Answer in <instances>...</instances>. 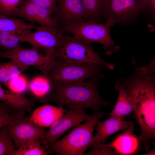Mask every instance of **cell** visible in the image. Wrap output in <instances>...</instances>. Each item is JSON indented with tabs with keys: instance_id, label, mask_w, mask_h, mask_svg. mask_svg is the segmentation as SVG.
<instances>
[{
	"instance_id": "d4e9b609",
	"label": "cell",
	"mask_w": 155,
	"mask_h": 155,
	"mask_svg": "<svg viewBox=\"0 0 155 155\" xmlns=\"http://www.w3.org/2000/svg\"><path fill=\"white\" fill-rule=\"evenodd\" d=\"M18 36L12 32L0 31V48L4 52L13 50L20 44Z\"/></svg>"
},
{
	"instance_id": "cb8c5ba5",
	"label": "cell",
	"mask_w": 155,
	"mask_h": 155,
	"mask_svg": "<svg viewBox=\"0 0 155 155\" xmlns=\"http://www.w3.org/2000/svg\"><path fill=\"white\" fill-rule=\"evenodd\" d=\"M29 87L35 96L41 98L49 92L51 88V83L48 78L43 75L33 79L30 82Z\"/></svg>"
},
{
	"instance_id": "44dd1931",
	"label": "cell",
	"mask_w": 155,
	"mask_h": 155,
	"mask_svg": "<svg viewBox=\"0 0 155 155\" xmlns=\"http://www.w3.org/2000/svg\"><path fill=\"white\" fill-rule=\"evenodd\" d=\"M28 68L12 60L0 63V86L6 85L10 80L22 74Z\"/></svg>"
},
{
	"instance_id": "5b68a950",
	"label": "cell",
	"mask_w": 155,
	"mask_h": 155,
	"mask_svg": "<svg viewBox=\"0 0 155 155\" xmlns=\"http://www.w3.org/2000/svg\"><path fill=\"white\" fill-rule=\"evenodd\" d=\"M110 28L106 23L86 21L62 28L89 44L92 42L101 44L105 54L110 55L120 49L111 37Z\"/></svg>"
},
{
	"instance_id": "83f0119b",
	"label": "cell",
	"mask_w": 155,
	"mask_h": 155,
	"mask_svg": "<svg viewBox=\"0 0 155 155\" xmlns=\"http://www.w3.org/2000/svg\"><path fill=\"white\" fill-rule=\"evenodd\" d=\"M22 0H0V15L13 16L15 10L20 5Z\"/></svg>"
},
{
	"instance_id": "e0dca14e",
	"label": "cell",
	"mask_w": 155,
	"mask_h": 155,
	"mask_svg": "<svg viewBox=\"0 0 155 155\" xmlns=\"http://www.w3.org/2000/svg\"><path fill=\"white\" fill-rule=\"evenodd\" d=\"M0 100L16 110L26 111L30 114L32 113L35 102L34 98H27L21 94L5 90L0 86Z\"/></svg>"
},
{
	"instance_id": "484cf974",
	"label": "cell",
	"mask_w": 155,
	"mask_h": 155,
	"mask_svg": "<svg viewBox=\"0 0 155 155\" xmlns=\"http://www.w3.org/2000/svg\"><path fill=\"white\" fill-rule=\"evenodd\" d=\"M4 127H0V155H11L15 147L11 137Z\"/></svg>"
},
{
	"instance_id": "30bf717a",
	"label": "cell",
	"mask_w": 155,
	"mask_h": 155,
	"mask_svg": "<svg viewBox=\"0 0 155 155\" xmlns=\"http://www.w3.org/2000/svg\"><path fill=\"white\" fill-rule=\"evenodd\" d=\"M11 137L15 147L18 149L37 139H41L45 127L35 123L30 117H20L4 127Z\"/></svg>"
},
{
	"instance_id": "2e32d148",
	"label": "cell",
	"mask_w": 155,
	"mask_h": 155,
	"mask_svg": "<svg viewBox=\"0 0 155 155\" xmlns=\"http://www.w3.org/2000/svg\"><path fill=\"white\" fill-rule=\"evenodd\" d=\"M67 109L46 104L39 107L32 113L30 117L36 124L43 127L51 126Z\"/></svg>"
},
{
	"instance_id": "7402d4cb",
	"label": "cell",
	"mask_w": 155,
	"mask_h": 155,
	"mask_svg": "<svg viewBox=\"0 0 155 155\" xmlns=\"http://www.w3.org/2000/svg\"><path fill=\"white\" fill-rule=\"evenodd\" d=\"M24 112L16 110L7 104L0 102V127L24 116Z\"/></svg>"
},
{
	"instance_id": "f546056e",
	"label": "cell",
	"mask_w": 155,
	"mask_h": 155,
	"mask_svg": "<svg viewBox=\"0 0 155 155\" xmlns=\"http://www.w3.org/2000/svg\"><path fill=\"white\" fill-rule=\"evenodd\" d=\"M50 11L53 13L56 7L57 0H30Z\"/></svg>"
},
{
	"instance_id": "4316f807",
	"label": "cell",
	"mask_w": 155,
	"mask_h": 155,
	"mask_svg": "<svg viewBox=\"0 0 155 155\" xmlns=\"http://www.w3.org/2000/svg\"><path fill=\"white\" fill-rule=\"evenodd\" d=\"M28 85L27 79L21 74L10 80L6 85L11 92L21 94L27 90Z\"/></svg>"
},
{
	"instance_id": "6da1fadb",
	"label": "cell",
	"mask_w": 155,
	"mask_h": 155,
	"mask_svg": "<svg viewBox=\"0 0 155 155\" xmlns=\"http://www.w3.org/2000/svg\"><path fill=\"white\" fill-rule=\"evenodd\" d=\"M126 89L141 129L140 139L146 151L155 137V78L147 75L135 76L128 82Z\"/></svg>"
},
{
	"instance_id": "3957f363",
	"label": "cell",
	"mask_w": 155,
	"mask_h": 155,
	"mask_svg": "<svg viewBox=\"0 0 155 155\" xmlns=\"http://www.w3.org/2000/svg\"><path fill=\"white\" fill-rule=\"evenodd\" d=\"M102 112H94L89 120L75 126L61 139L48 143L44 147L49 154L55 152L59 155H83L90 146L94 128Z\"/></svg>"
},
{
	"instance_id": "8992f818",
	"label": "cell",
	"mask_w": 155,
	"mask_h": 155,
	"mask_svg": "<svg viewBox=\"0 0 155 155\" xmlns=\"http://www.w3.org/2000/svg\"><path fill=\"white\" fill-rule=\"evenodd\" d=\"M56 58L78 62L91 63L102 65L111 69L115 64L102 59L93 47L74 36L65 35L62 45L57 49Z\"/></svg>"
},
{
	"instance_id": "ffe728a7",
	"label": "cell",
	"mask_w": 155,
	"mask_h": 155,
	"mask_svg": "<svg viewBox=\"0 0 155 155\" xmlns=\"http://www.w3.org/2000/svg\"><path fill=\"white\" fill-rule=\"evenodd\" d=\"M107 145L114 148L119 154H129L135 152L138 147V142L136 137L125 133Z\"/></svg>"
},
{
	"instance_id": "8fae6325",
	"label": "cell",
	"mask_w": 155,
	"mask_h": 155,
	"mask_svg": "<svg viewBox=\"0 0 155 155\" xmlns=\"http://www.w3.org/2000/svg\"><path fill=\"white\" fill-rule=\"evenodd\" d=\"M92 115H87L81 107L74 109H68L62 115L47 131H45L40 139L41 144L44 146L57 140L72 127L82 122L90 120Z\"/></svg>"
},
{
	"instance_id": "f1b7e54d",
	"label": "cell",
	"mask_w": 155,
	"mask_h": 155,
	"mask_svg": "<svg viewBox=\"0 0 155 155\" xmlns=\"http://www.w3.org/2000/svg\"><path fill=\"white\" fill-rule=\"evenodd\" d=\"M119 154L115 151L111 147L107 144H101L99 146L93 148L90 151L84 153L86 155H117Z\"/></svg>"
},
{
	"instance_id": "d6a6232c",
	"label": "cell",
	"mask_w": 155,
	"mask_h": 155,
	"mask_svg": "<svg viewBox=\"0 0 155 155\" xmlns=\"http://www.w3.org/2000/svg\"><path fill=\"white\" fill-rule=\"evenodd\" d=\"M141 1L147 4L148 5L149 3L148 0H140Z\"/></svg>"
},
{
	"instance_id": "603a6c76",
	"label": "cell",
	"mask_w": 155,
	"mask_h": 155,
	"mask_svg": "<svg viewBox=\"0 0 155 155\" xmlns=\"http://www.w3.org/2000/svg\"><path fill=\"white\" fill-rule=\"evenodd\" d=\"M40 139H35L18 150H15L11 155H46L50 154L44 146H41Z\"/></svg>"
},
{
	"instance_id": "ac0fdd59",
	"label": "cell",
	"mask_w": 155,
	"mask_h": 155,
	"mask_svg": "<svg viewBox=\"0 0 155 155\" xmlns=\"http://www.w3.org/2000/svg\"><path fill=\"white\" fill-rule=\"evenodd\" d=\"M38 27L28 24L19 19L4 15H0V31H7L19 35L24 34Z\"/></svg>"
},
{
	"instance_id": "277c9868",
	"label": "cell",
	"mask_w": 155,
	"mask_h": 155,
	"mask_svg": "<svg viewBox=\"0 0 155 155\" xmlns=\"http://www.w3.org/2000/svg\"><path fill=\"white\" fill-rule=\"evenodd\" d=\"M104 67L92 63L57 58L53 67L46 77L50 82L78 84L88 78H104L102 71Z\"/></svg>"
},
{
	"instance_id": "1f68e13d",
	"label": "cell",
	"mask_w": 155,
	"mask_h": 155,
	"mask_svg": "<svg viewBox=\"0 0 155 155\" xmlns=\"http://www.w3.org/2000/svg\"><path fill=\"white\" fill-rule=\"evenodd\" d=\"M155 149L154 148V149H153L152 150L150 151L149 152H147V153H145L144 154H143V155H155Z\"/></svg>"
},
{
	"instance_id": "52a82bcc",
	"label": "cell",
	"mask_w": 155,
	"mask_h": 155,
	"mask_svg": "<svg viewBox=\"0 0 155 155\" xmlns=\"http://www.w3.org/2000/svg\"><path fill=\"white\" fill-rule=\"evenodd\" d=\"M40 49L32 47L26 49L20 44L12 51L1 52L0 59H8L29 68L32 66L47 76L53 67L56 61V49L45 50V54L40 53Z\"/></svg>"
},
{
	"instance_id": "ba28073f",
	"label": "cell",
	"mask_w": 155,
	"mask_h": 155,
	"mask_svg": "<svg viewBox=\"0 0 155 155\" xmlns=\"http://www.w3.org/2000/svg\"><path fill=\"white\" fill-rule=\"evenodd\" d=\"M148 5L140 0H107L106 23L110 27L117 23L122 25L133 24Z\"/></svg>"
},
{
	"instance_id": "7c38bea8",
	"label": "cell",
	"mask_w": 155,
	"mask_h": 155,
	"mask_svg": "<svg viewBox=\"0 0 155 155\" xmlns=\"http://www.w3.org/2000/svg\"><path fill=\"white\" fill-rule=\"evenodd\" d=\"M53 12L61 28L87 21L82 0H57Z\"/></svg>"
},
{
	"instance_id": "5bb4252c",
	"label": "cell",
	"mask_w": 155,
	"mask_h": 155,
	"mask_svg": "<svg viewBox=\"0 0 155 155\" xmlns=\"http://www.w3.org/2000/svg\"><path fill=\"white\" fill-rule=\"evenodd\" d=\"M96 125V133L90 143L93 148L104 144L109 136L119 130H123L126 133L131 134L134 129L132 121L113 117L102 121H98Z\"/></svg>"
},
{
	"instance_id": "4dcf8cb0",
	"label": "cell",
	"mask_w": 155,
	"mask_h": 155,
	"mask_svg": "<svg viewBox=\"0 0 155 155\" xmlns=\"http://www.w3.org/2000/svg\"><path fill=\"white\" fill-rule=\"evenodd\" d=\"M149 3H150L152 7L153 12V17L155 16V0H148ZM154 18V17H153Z\"/></svg>"
},
{
	"instance_id": "836d02e7",
	"label": "cell",
	"mask_w": 155,
	"mask_h": 155,
	"mask_svg": "<svg viewBox=\"0 0 155 155\" xmlns=\"http://www.w3.org/2000/svg\"><path fill=\"white\" fill-rule=\"evenodd\" d=\"M1 53V52L0 51V54Z\"/></svg>"
},
{
	"instance_id": "9c48e42d",
	"label": "cell",
	"mask_w": 155,
	"mask_h": 155,
	"mask_svg": "<svg viewBox=\"0 0 155 155\" xmlns=\"http://www.w3.org/2000/svg\"><path fill=\"white\" fill-rule=\"evenodd\" d=\"M65 31L61 27L40 26L34 32L19 35L20 42H27L32 47L46 50L57 49L63 44Z\"/></svg>"
},
{
	"instance_id": "7a4b0ae2",
	"label": "cell",
	"mask_w": 155,
	"mask_h": 155,
	"mask_svg": "<svg viewBox=\"0 0 155 155\" xmlns=\"http://www.w3.org/2000/svg\"><path fill=\"white\" fill-rule=\"evenodd\" d=\"M100 78L95 77L87 82L75 84L50 82L48 93L41 98V102H52L59 107L67 106L68 109H74L79 107L92 109L98 112L102 107L110 104L100 94L98 90Z\"/></svg>"
},
{
	"instance_id": "d6986e66",
	"label": "cell",
	"mask_w": 155,
	"mask_h": 155,
	"mask_svg": "<svg viewBox=\"0 0 155 155\" xmlns=\"http://www.w3.org/2000/svg\"><path fill=\"white\" fill-rule=\"evenodd\" d=\"M107 0H82L86 11L87 21L96 23L105 19Z\"/></svg>"
},
{
	"instance_id": "9a60e30c",
	"label": "cell",
	"mask_w": 155,
	"mask_h": 155,
	"mask_svg": "<svg viewBox=\"0 0 155 155\" xmlns=\"http://www.w3.org/2000/svg\"><path fill=\"white\" fill-rule=\"evenodd\" d=\"M115 83V88L119 91V94L114 108L109 114L111 117L122 119L130 114L133 107L123 79L118 80Z\"/></svg>"
},
{
	"instance_id": "4fadbf2b",
	"label": "cell",
	"mask_w": 155,
	"mask_h": 155,
	"mask_svg": "<svg viewBox=\"0 0 155 155\" xmlns=\"http://www.w3.org/2000/svg\"><path fill=\"white\" fill-rule=\"evenodd\" d=\"M49 10L30 0H22L14 11L13 16L37 23L40 26L60 27L56 18Z\"/></svg>"
}]
</instances>
